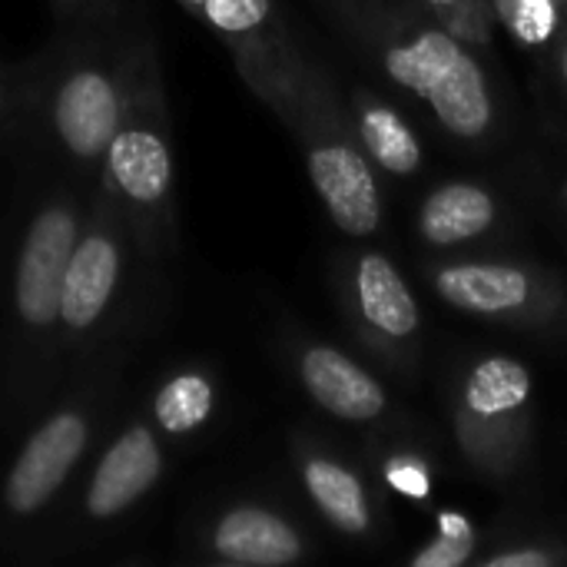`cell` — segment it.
<instances>
[{
	"label": "cell",
	"mask_w": 567,
	"mask_h": 567,
	"mask_svg": "<svg viewBox=\"0 0 567 567\" xmlns=\"http://www.w3.org/2000/svg\"><path fill=\"white\" fill-rule=\"evenodd\" d=\"M140 246H156L173 216V143L150 37L133 33L130 100L96 176Z\"/></svg>",
	"instance_id": "2"
},
{
	"label": "cell",
	"mask_w": 567,
	"mask_h": 567,
	"mask_svg": "<svg viewBox=\"0 0 567 567\" xmlns=\"http://www.w3.org/2000/svg\"><path fill=\"white\" fill-rule=\"evenodd\" d=\"M355 292H359L362 316L385 336L405 339L419 329V306H415L405 279L385 256L369 252L359 259Z\"/></svg>",
	"instance_id": "12"
},
{
	"label": "cell",
	"mask_w": 567,
	"mask_h": 567,
	"mask_svg": "<svg viewBox=\"0 0 567 567\" xmlns=\"http://www.w3.org/2000/svg\"><path fill=\"white\" fill-rule=\"evenodd\" d=\"M389 478H392V485L399 488V492H405V495H415V498H422L425 492H429V482H425V475H422V468H415V465H395L392 472H389Z\"/></svg>",
	"instance_id": "20"
},
{
	"label": "cell",
	"mask_w": 567,
	"mask_h": 567,
	"mask_svg": "<svg viewBox=\"0 0 567 567\" xmlns=\"http://www.w3.org/2000/svg\"><path fill=\"white\" fill-rule=\"evenodd\" d=\"M445 302L465 312L498 316L508 309H518L528 302L532 282L515 266H495V262H462L449 266L435 279Z\"/></svg>",
	"instance_id": "11"
},
{
	"label": "cell",
	"mask_w": 567,
	"mask_h": 567,
	"mask_svg": "<svg viewBox=\"0 0 567 567\" xmlns=\"http://www.w3.org/2000/svg\"><path fill=\"white\" fill-rule=\"evenodd\" d=\"M90 439H93V405L70 402L53 415H47L30 432V439L23 442L3 478V492H0L3 512L10 518L40 515L76 472Z\"/></svg>",
	"instance_id": "6"
},
{
	"label": "cell",
	"mask_w": 567,
	"mask_h": 567,
	"mask_svg": "<svg viewBox=\"0 0 567 567\" xmlns=\"http://www.w3.org/2000/svg\"><path fill=\"white\" fill-rule=\"evenodd\" d=\"M528 395H532L528 369L505 355L485 359L465 385V405L482 419L508 415V412L522 409L528 402Z\"/></svg>",
	"instance_id": "16"
},
{
	"label": "cell",
	"mask_w": 567,
	"mask_h": 567,
	"mask_svg": "<svg viewBox=\"0 0 567 567\" xmlns=\"http://www.w3.org/2000/svg\"><path fill=\"white\" fill-rule=\"evenodd\" d=\"M302 478H306V488H309L312 502L319 505V512L336 528H342L349 535H365L369 532L372 515H369L365 488L349 468H342L336 462H326V458H312V462H306Z\"/></svg>",
	"instance_id": "14"
},
{
	"label": "cell",
	"mask_w": 567,
	"mask_h": 567,
	"mask_svg": "<svg viewBox=\"0 0 567 567\" xmlns=\"http://www.w3.org/2000/svg\"><path fill=\"white\" fill-rule=\"evenodd\" d=\"M362 140H365L369 153L395 176H412L422 163V146L395 110H385V106L365 110Z\"/></svg>",
	"instance_id": "17"
},
{
	"label": "cell",
	"mask_w": 567,
	"mask_h": 567,
	"mask_svg": "<svg viewBox=\"0 0 567 567\" xmlns=\"http://www.w3.org/2000/svg\"><path fill=\"white\" fill-rule=\"evenodd\" d=\"M392 80L425 96L455 136L475 140L492 123V96L482 66L442 30H425L415 43L385 53Z\"/></svg>",
	"instance_id": "4"
},
{
	"label": "cell",
	"mask_w": 567,
	"mask_h": 567,
	"mask_svg": "<svg viewBox=\"0 0 567 567\" xmlns=\"http://www.w3.org/2000/svg\"><path fill=\"white\" fill-rule=\"evenodd\" d=\"M3 103H7V76L0 70V116H3Z\"/></svg>",
	"instance_id": "23"
},
{
	"label": "cell",
	"mask_w": 567,
	"mask_h": 567,
	"mask_svg": "<svg viewBox=\"0 0 567 567\" xmlns=\"http://www.w3.org/2000/svg\"><path fill=\"white\" fill-rule=\"evenodd\" d=\"M551 565V558L545 551H505L488 558V567H545Z\"/></svg>",
	"instance_id": "22"
},
{
	"label": "cell",
	"mask_w": 567,
	"mask_h": 567,
	"mask_svg": "<svg viewBox=\"0 0 567 567\" xmlns=\"http://www.w3.org/2000/svg\"><path fill=\"white\" fill-rule=\"evenodd\" d=\"M130 226L116 203L96 186L60 292V339L83 342L106 319L126 269Z\"/></svg>",
	"instance_id": "5"
},
{
	"label": "cell",
	"mask_w": 567,
	"mask_h": 567,
	"mask_svg": "<svg viewBox=\"0 0 567 567\" xmlns=\"http://www.w3.org/2000/svg\"><path fill=\"white\" fill-rule=\"evenodd\" d=\"M163 465L166 458L156 425L143 419L130 422L103 449L83 492V515L96 525L116 522L156 488V482L163 478Z\"/></svg>",
	"instance_id": "7"
},
{
	"label": "cell",
	"mask_w": 567,
	"mask_h": 567,
	"mask_svg": "<svg viewBox=\"0 0 567 567\" xmlns=\"http://www.w3.org/2000/svg\"><path fill=\"white\" fill-rule=\"evenodd\" d=\"M209 545L213 555L229 565L282 567L302 558V538L292 532V525L256 505L229 508L213 525Z\"/></svg>",
	"instance_id": "9"
},
{
	"label": "cell",
	"mask_w": 567,
	"mask_h": 567,
	"mask_svg": "<svg viewBox=\"0 0 567 567\" xmlns=\"http://www.w3.org/2000/svg\"><path fill=\"white\" fill-rule=\"evenodd\" d=\"M309 176L336 226L349 236H372L382 219L375 176L362 153L342 143H326L309 153Z\"/></svg>",
	"instance_id": "8"
},
{
	"label": "cell",
	"mask_w": 567,
	"mask_h": 567,
	"mask_svg": "<svg viewBox=\"0 0 567 567\" xmlns=\"http://www.w3.org/2000/svg\"><path fill=\"white\" fill-rule=\"evenodd\" d=\"M213 409H216L213 382L203 372H176L156 389L150 415L163 435L179 439V435H193L196 429H203Z\"/></svg>",
	"instance_id": "15"
},
{
	"label": "cell",
	"mask_w": 567,
	"mask_h": 567,
	"mask_svg": "<svg viewBox=\"0 0 567 567\" xmlns=\"http://www.w3.org/2000/svg\"><path fill=\"white\" fill-rule=\"evenodd\" d=\"M86 209L80 193H50L30 216L13 262V316L20 332L47 339L60 332L63 276Z\"/></svg>",
	"instance_id": "3"
},
{
	"label": "cell",
	"mask_w": 567,
	"mask_h": 567,
	"mask_svg": "<svg viewBox=\"0 0 567 567\" xmlns=\"http://www.w3.org/2000/svg\"><path fill=\"white\" fill-rule=\"evenodd\" d=\"M439 542H432L425 551H419L412 558L415 567H458L465 565L475 551V535H472V525L455 515V512H445L439 518Z\"/></svg>",
	"instance_id": "18"
},
{
	"label": "cell",
	"mask_w": 567,
	"mask_h": 567,
	"mask_svg": "<svg viewBox=\"0 0 567 567\" xmlns=\"http://www.w3.org/2000/svg\"><path fill=\"white\" fill-rule=\"evenodd\" d=\"M561 73H565V80H567V43L561 47Z\"/></svg>",
	"instance_id": "24"
},
{
	"label": "cell",
	"mask_w": 567,
	"mask_h": 567,
	"mask_svg": "<svg viewBox=\"0 0 567 567\" xmlns=\"http://www.w3.org/2000/svg\"><path fill=\"white\" fill-rule=\"evenodd\" d=\"M302 382L309 395L336 419L346 422H372L385 409V392L382 385L355 365L349 355L329 346H316L302 355Z\"/></svg>",
	"instance_id": "10"
},
{
	"label": "cell",
	"mask_w": 567,
	"mask_h": 567,
	"mask_svg": "<svg viewBox=\"0 0 567 567\" xmlns=\"http://www.w3.org/2000/svg\"><path fill=\"white\" fill-rule=\"evenodd\" d=\"M76 23L80 33L63 40L43 73L40 123L53 153L73 173L100 176L130 100L133 37L103 33V17Z\"/></svg>",
	"instance_id": "1"
},
{
	"label": "cell",
	"mask_w": 567,
	"mask_h": 567,
	"mask_svg": "<svg viewBox=\"0 0 567 567\" xmlns=\"http://www.w3.org/2000/svg\"><path fill=\"white\" fill-rule=\"evenodd\" d=\"M435 3H445V0H435Z\"/></svg>",
	"instance_id": "25"
},
{
	"label": "cell",
	"mask_w": 567,
	"mask_h": 567,
	"mask_svg": "<svg viewBox=\"0 0 567 567\" xmlns=\"http://www.w3.org/2000/svg\"><path fill=\"white\" fill-rule=\"evenodd\" d=\"M555 27V10L551 0H518L515 7V30L522 33V40L538 43L551 33Z\"/></svg>",
	"instance_id": "19"
},
{
	"label": "cell",
	"mask_w": 567,
	"mask_h": 567,
	"mask_svg": "<svg viewBox=\"0 0 567 567\" xmlns=\"http://www.w3.org/2000/svg\"><path fill=\"white\" fill-rule=\"evenodd\" d=\"M53 7L66 17L86 20V17H106L113 10L110 0H53Z\"/></svg>",
	"instance_id": "21"
},
{
	"label": "cell",
	"mask_w": 567,
	"mask_h": 567,
	"mask_svg": "<svg viewBox=\"0 0 567 567\" xmlns=\"http://www.w3.org/2000/svg\"><path fill=\"white\" fill-rule=\"evenodd\" d=\"M495 219V199L472 183L439 186L422 206V233L435 246H455L482 236Z\"/></svg>",
	"instance_id": "13"
}]
</instances>
